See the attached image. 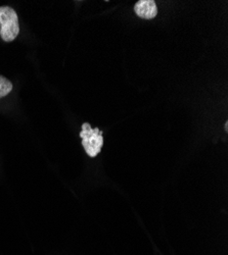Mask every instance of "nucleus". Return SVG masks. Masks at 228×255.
<instances>
[{
    "label": "nucleus",
    "instance_id": "nucleus-5",
    "mask_svg": "<svg viewBox=\"0 0 228 255\" xmlns=\"http://www.w3.org/2000/svg\"><path fill=\"white\" fill-rule=\"evenodd\" d=\"M225 130H226V131L228 130V122L225 123Z\"/></svg>",
    "mask_w": 228,
    "mask_h": 255
},
{
    "label": "nucleus",
    "instance_id": "nucleus-1",
    "mask_svg": "<svg viewBox=\"0 0 228 255\" xmlns=\"http://www.w3.org/2000/svg\"><path fill=\"white\" fill-rule=\"evenodd\" d=\"M19 33L17 14L10 6L0 7V36L4 42L13 41Z\"/></svg>",
    "mask_w": 228,
    "mask_h": 255
},
{
    "label": "nucleus",
    "instance_id": "nucleus-3",
    "mask_svg": "<svg viewBox=\"0 0 228 255\" xmlns=\"http://www.w3.org/2000/svg\"><path fill=\"white\" fill-rule=\"evenodd\" d=\"M135 13L144 19H153L158 14V7L154 0H139L134 6Z\"/></svg>",
    "mask_w": 228,
    "mask_h": 255
},
{
    "label": "nucleus",
    "instance_id": "nucleus-4",
    "mask_svg": "<svg viewBox=\"0 0 228 255\" xmlns=\"http://www.w3.org/2000/svg\"><path fill=\"white\" fill-rule=\"evenodd\" d=\"M12 90V84L5 77L0 76V98L8 95Z\"/></svg>",
    "mask_w": 228,
    "mask_h": 255
},
{
    "label": "nucleus",
    "instance_id": "nucleus-2",
    "mask_svg": "<svg viewBox=\"0 0 228 255\" xmlns=\"http://www.w3.org/2000/svg\"><path fill=\"white\" fill-rule=\"evenodd\" d=\"M80 137L82 138V145L88 156L95 157L100 153L103 145V137L99 128L92 129L88 123H84L82 125Z\"/></svg>",
    "mask_w": 228,
    "mask_h": 255
}]
</instances>
